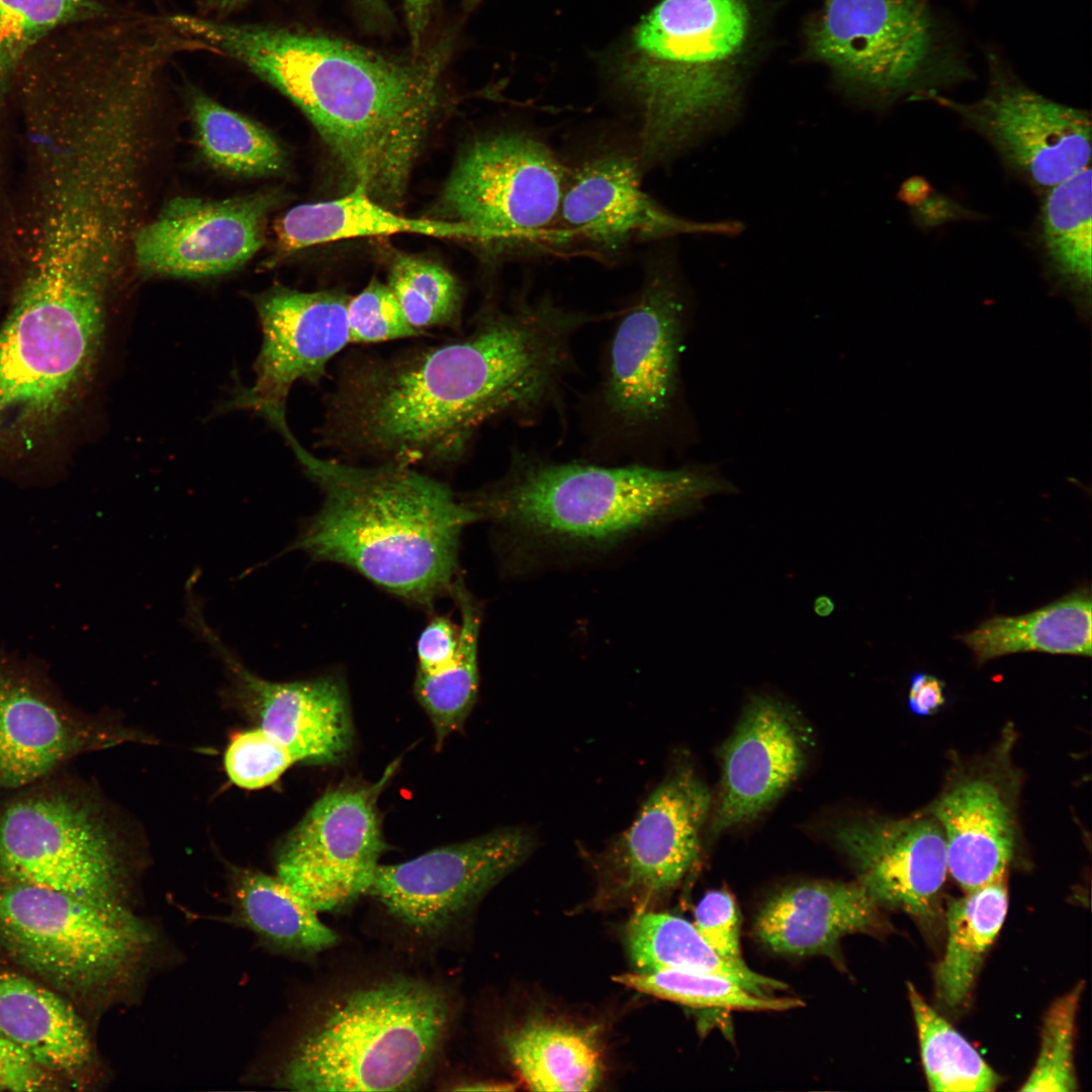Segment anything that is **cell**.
<instances>
[{"mask_svg":"<svg viewBox=\"0 0 1092 1092\" xmlns=\"http://www.w3.org/2000/svg\"><path fill=\"white\" fill-rule=\"evenodd\" d=\"M601 320L523 292L482 308L452 342L351 355L327 396L321 442L351 460L443 466L461 460L490 421L562 417L574 339Z\"/></svg>","mask_w":1092,"mask_h":1092,"instance_id":"1","label":"cell"},{"mask_svg":"<svg viewBox=\"0 0 1092 1092\" xmlns=\"http://www.w3.org/2000/svg\"><path fill=\"white\" fill-rule=\"evenodd\" d=\"M172 24L211 54L232 59L289 98L311 121L349 190L391 209L442 101L449 39L389 57L297 29L175 14Z\"/></svg>","mask_w":1092,"mask_h":1092,"instance_id":"2","label":"cell"},{"mask_svg":"<svg viewBox=\"0 0 1092 1092\" xmlns=\"http://www.w3.org/2000/svg\"><path fill=\"white\" fill-rule=\"evenodd\" d=\"M735 490L705 466L557 460L516 447L502 476L460 496L518 575L608 557Z\"/></svg>","mask_w":1092,"mask_h":1092,"instance_id":"3","label":"cell"},{"mask_svg":"<svg viewBox=\"0 0 1092 1092\" xmlns=\"http://www.w3.org/2000/svg\"><path fill=\"white\" fill-rule=\"evenodd\" d=\"M0 327V466L49 442L88 391L123 254L74 216L41 222Z\"/></svg>","mask_w":1092,"mask_h":1092,"instance_id":"4","label":"cell"},{"mask_svg":"<svg viewBox=\"0 0 1092 1092\" xmlns=\"http://www.w3.org/2000/svg\"><path fill=\"white\" fill-rule=\"evenodd\" d=\"M278 432L324 496L288 551L350 567L427 610L451 595L460 576L461 535L478 522L460 494L417 467L321 458L288 425Z\"/></svg>","mask_w":1092,"mask_h":1092,"instance_id":"5","label":"cell"},{"mask_svg":"<svg viewBox=\"0 0 1092 1092\" xmlns=\"http://www.w3.org/2000/svg\"><path fill=\"white\" fill-rule=\"evenodd\" d=\"M754 34L747 0H661L633 34L621 82L639 111L642 169L727 133L740 118Z\"/></svg>","mask_w":1092,"mask_h":1092,"instance_id":"6","label":"cell"},{"mask_svg":"<svg viewBox=\"0 0 1092 1092\" xmlns=\"http://www.w3.org/2000/svg\"><path fill=\"white\" fill-rule=\"evenodd\" d=\"M445 992L394 977L331 1000L296 1040L279 1084L294 1091H396L420 1084L451 1023Z\"/></svg>","mask_w":1092,"mask_h":1092,"instance_id":"7","label":"cell"},{"mask_svg":"<svg viewBox=\"0 0 1092 1092\" xmlns=\"http://www.w3.org/2000/svg\"><path fill=\"white\" fill-rule=\"evenodd\" d=\"M687 314L682 277L668 250L650 260L639 289L614 313L599 379L580 401L582 458L650 463L679 389Z\"/></svg>","mask_w":1092,"mask_h":1092,"instance_id":"8","label":"cell"},{"mask_svg":"<svg viewBox=\"0 0 1092 1092\" xmlns=\"http://www.w3.org/2000/svg\"><path fill=\"white\" fill-rule=\"evenodd\" d=\"M157 937L126 903L0 882V952L55 989L115 996L146 971Z\"/></svg>","mask_w":1092,"mask_h":1092,"instance_id":"9","label":"cell"},{"mask_svg":"<svg viewBox=\"0 0 1092 1092\" xmlns=\"http://www.w3.org/2000/svg\"><path fill=\"white\" fill-rule=\"evenodd\" d=\"M0 882L125 903L127 867L101 802L58 772L0 794Z\"/></svg>","mask_w":1092,"mask_h":1092,"instance_id":"10","label":"cell"},{"mask_svg":"<svg viewBox=\"0 0 1092 1092\" xmlns=\"http://www.w3.org/2000/svg\"><path fill=\"white\" fill-rule=\"evenodd\" d=\"M807 42L848 93L877 107L967 74L925 0H825Z\"/></svg>","mask_w":1092,"mask_h":1092,"instance_id":"11","label":"cell"},{"mask_svg":"<svg viewBox=\"0 0 1092 1092\" xmlns=\"http://www.w3.org/2000/svg\"><path fill=\"white\" fill-rule=\"evenodd\" d=\"M568 170L548 145L519 130L478 138L457 158L442 193L445 219L479 242L523 249L554 236Z\"/></svg>","mask_w":1092,"mask_h":1092,"instance_id":"12","label":"cell"},{"mask_svg":"<svg viewBox=\"0 0 1092 1092\" xmlns=\"http://www.w3.org/2000/svg\"><path fill=\"white\" fill-rule=\"evenodd\" d=\"M910 99L956 113L993 147L1007 169L1038 191L1046 192L1090 165V114L1029 88L996 57L989 62L987 90L976 101L960 102L935 90Z\"/></svg>","mask_w":1092,"mask_h":1092,"instance_id":"13","label":"cell"},{"mask_svg":"<svg viewBox=\"0 0 1092 1092\" xmlns=\"http://www.w3.org/2000/svg\"><path fill=\"white\" fill-rule=\"evenodd\" d=\"M141 737L73 707L40 660L0 649V794L59 772L83 753Z\"/></svg>","mask_w":1092,"mask_h":1092,"instance_id":"14","label":"cell"},{"mask_svg":"<svg viewBox=\"0 0 1092 1092\" xmlns=\"http://www.w3.org/2000/svg\"><path fill=\"white\" fill-rule=\"evenodd\" d=\"M392 769L376 784L326 793L283 843L276 876L316 912L340 910L368 894L386 848L377 799Z\"/></svg>","mask_w":1092,"mask_h":1092,"instance_id":"15","label":"cell"},{"mask_svg":"<svg viewBox=\"0 0 1092 1092\" xmlns=\"http://www.w3.org/2000/svg\"><path fill=\"white\" fill-rule=\"evenodd\" d=\"M1015 736L1009 725L988 752L954 760L927 809L944 834L948 874L965 892L1005 879L1018 849Z\"/></svg>","mask_w":1092,"mask_h":1092,"instance_id":"16","label":"cell"},{"mask_svg":"<svg viewBox=\"0 0 1092 1092\" xmlns=\"http://www.w3.org/2000/svg\"><path fill=\"white\" fill-rule=\"evenodd\" d=\"M711 810V793L696 769L675 764L597 857L606 897L643 906L677 887L699 859Z\"/></svg>","mask_w":1092,"mask_h":1092,"instance_id":"17","label":"cell"},{"mask_svg":"<svg viewBox=\"0 0 1092 1092\" xmlns=\"http://www.w3.org/2000/svg\"><path fill=\"white\" fill-rule=\"evenodd\" d=\"M535 843L532 833L511 827L401 863L379 864L368 894L412 931L439 934L520 866Z\"/></svg>","mask_w":1092,"mask_h":1092,"instance_id":"18","label":"cell"},{"mask_svg":"<svg viewBox=\"0 0 1092 1092\" xmlns=\"http://www.w3.org/2000/svg\"><path fill=\"white\" fill-rule=\"evenodd\" d=\"M277 197L272 190L220 200L175 197L155 219L133 231L135 266L154 277L199 278L235 271L263 247Z\"/></svg>","mask_w":1092,"mask_h":1092,"instance_id":"19","label":"cell"},{"mask_svg":"<svg viewBox=\"0 0 1092 1092\" xmlns=\"http://www.w3.org/2000/svg\"><path fill=\"white\" fill-rule=\"evenodd\" d=\"M349 298L339 290L305 292L280 285L254 295L263 333L256 379L231 404L254 410L272 426L286 421L291 387L301 380L317 384L330 361L351 344Z\"/></svg>","mask_w":1092,"mask_h":1092,"instance_id":"20","label":"cell"},{"mask_svg":"<svg viewBox=\"0 0 1092 1092\" xmlns=\"http://www.w3.org/2000/svg\"><path fill=\"white\" fill-rule=\"evenodd\" d=\"M186 620L222 662L229 697L296 762H333L349 751L353 725L340 678L325 675L283 682L265 679L223 644L204 620L196 599L187 601Z\"/></svg>","mask_w":1092,"mask_h":1092,"instance_id":"21","label":"cell"},{"mask_svg":"<svg viewBox=\"0 0 1092 1092\" xmlns=\"http://www.w3.org/2000/svg\"><path fill=\"white\" fill-rule=\"evenodd\" d=\"M635 155L607 152L568 170L557 224L559 237L571 236L598 249L615 252L634 242L670 240L682 235L736 237L745 226L737 219L696 220L665 208L641 184Z\"/></svg>","mask_w":1092,"mask_h":1092,"instance_id":"22","label":"cell"},{"mask_svg":"<svg viewBox=\"0 0 1092 1092\" xmlns=\"http://www.w3.org/2000/svg\"><path fill=\"white\" fill-rule=\"evenodd\" d=\"M812 734L793 707L777 697H750L721 748V782L710 814V833L751 822L804 770Z\"/></svg>","mask_w":1092,"mask_h":1092,"instance_id":"23","label":"cell"},{"mask_svg":"<svg viewBox=\"0 0 1092 1092\" xmlns=\"http://www.w3.org/2000/svg\"><path fill=\"white\" fill-rule=\"evenodd\" d=\"M832 840L856 867L877 902L930 922L939 913L947 871L941 826L925 810L909 817H853L838 823Z\"/></svg>","mask_w":1092,"mask_h":1092,"instance_id":"24","label":"cell"},{"mask_svg":"<svg viewBox=\"0 0 1092 1092\" xmlns=\"http://www.w3.org/2000/svg\"><path fill=\"white\" fill-rule=\"evenodd\" d=\"M880 906L859 881L798 883L762 904L753 930L777 953L828 954L845 935L880 930Z\"/></svg>","mask_w":1092,"mask_h":1092,"instance_id":"25","label":"cell"},{"mask_svg":"<svg viewBox=\"0 0 1092 1092\" xmlns=\"http://www.w3.org/2000/svg\"><path fill=\"white\" fill-rule=\"evenodd\" d=\"M0 1035L61 1079L82 1084L96 1068L86 1022L70 1002L31 978L0 969Z\"/></svg>","mask_w":1092,"mask_h":1092,"instance_id":"26","label":"cell"},{"mask_svg":"<svg viewBox=\"0 0 1092 1092\" xmlns=\"http://www.w3.org/2000/svg\"><path fill=\"white\" fill-rule=\"evenodd\" d=\"M273 232L279 255L345 239L397 234L479 242L478 233L463 222L403 216L357 189L336 199L290 208L276 219Z\"/></svg>","mask_w":1092,"mask_h":1092,"instance_id":"27","label":"cell"},{"mask_svg":"<svg viewBox=\"0 0 1092 1092\" xmlns=\"http://www.w3.org/2000/svg\"><path fill=\"white\" fill-rule=\"evenodd\" d=\"M1090 165L1045 192L1036 242L1054 291L1066 296L1089 324L1092 290Z\"/></svg>","mask_w":1092,"mask_h":1092,"instance_id":"28","label":"cell"},{"mask_svg":"<svg viewBox=\"0 0 1092 1092\" xmlns=\"http://www.w3.org/2000/svg\"><path fill=\"white\" fill-rule=\"evenodd\" d=\"M229 889L232 920L273 949L312 954L338 941L317 912L277 876L232 866Z\"/></svg>","mask_w":1092,"mask_h":1092,"instance_id":"29","label":"cell"},{"mask_svg":"<svg viewBox=\"0 0 1092 1092\" xmlns=\"http://www.w3.org/2000/svg\"><path fill=\"white\" fill-rule=\"evenodd\" d=\"M1092 600L1080 588L1032 612L994 616L958 638L977 663L1025 651L1091 656Z\"/></svg>","mask_w":1092,"mask_h":1092,"instance_id":"30","label":"cell"},{"mask_svg":"<svg viewBox=\"0 0 1092 1092\" xmlns=\"http://www.w3.org/2000/svg\"><path fill=\"white\" fill-rule=\"evenodd\" d=\"M626 942L632 962L641 973L682 971L728 978L750 992L772 996L786 984L751 970L744 961L721 957L694 924L667 913L640 910L630 920Z\"/></svg>","mask_w":1092,"mask_h":1092,"instance_id":"31","label":"cell"},{"mask_svg":"<svg viewBox=\"0 0 1092 1092\" xmlns=\"http://www.w3.org/2000/svg\"><path fill=\"white\" fill-rule=\"evenodd\" d=\"M503 1042L531 1090L589 1091L602 1079L601 1053L589 1030L534 1019L509 1030Z\"/></svg>","mask_w":1092,"mask_h":1092,"instance_id":"32","label":"cell"},{"mask_svg":"<svg viewBox=\"0 0 1092 1092\" xmlns=\"http://www.w3.org/2000/svg\"><path fill=\"white\" fill-rule=\"evenodd\" d=\"M1007 910L1005 879L965 892L948 903L945 949L934 970L937 997L947 1007H958L970 996Z\"/></svg>","mask_w":1092,"mask_h":1092,"instance_id":"33","label":"cell"},{"mask_svg":"<svg viewBox=\"0 0 1092 1092\" xmlns=\"http://www.w3.org/2000/svg\"><path fill=\"white\" fill-rule=\"evenodd\" d=\"M450 597L460 614L459 644L453 658L435 671H419L415 694L434 726L437 744L460 728L478 692V642L483 608L468 590L462 576L455 581Z\"/></svg>","mask_w":1092,"mask_h":1092,"instance_id":"34","label":"cell"},{"mask_svg":"<svg viewBox=\"0 0 1092 1092\" xmlns=\"http://www.w3.org/2000/svg\"><path fill=\"white\" fill-rule=\"evenodd\" d=\"M189 110L196 145L214 167L251 177L276 175L285 168L284 150L260 123L194 88Z\"/></svg>","mask_w":1092,"mask_h":1092,"instance_id":"35","label":"cell"},{"mask_svg":"<svg viewBox=\"0 0 1092 1092\" xmlns=\"http://www.w3.org/2000/svg\"><path fill=\"white\" fill-rule=\"evenodd\" d=\"M924 1074L931 1091H994L999 1075L908 983Z\"/></svg>","mask_w":1092,"mask_h":1092,"instance_id":"36","label":"cell"},{"mask_svg":"<svg viewBox=\"0 0 1092 1092\" xmlns=\"http://www.w3.org/2000/svg\"><path fill=\"white\" fill-rule=\"evenodd\" d=\"M106 13L98 0H0V121L11 78L37 41L59 26Z\"/></svg>","mask_w":1092,"mask_h":1092,"instance_id":"37","label":"cell"},{"mask_svg":"<svg viewBox=\"0 0 1092 1092\" xmlns=\"http://www.w3.org/2000/svg\"><path fill=\"white\" fill-rule=\"evenodd\" d=\"M386 284L408 324L420 333L435 328L460 329L462 289L443 266L398 254L390 263Z\"/></svg>","mask_w":1092,"mask_h":1092,"instance_id":"38","label":"cell"},{"mask_svg":"<svg viewBox=\"0 0 1092 1092\" xmlns=\"http://www.w3.org/2000/svg\"><path fill=\"white\" fill-rule=\"evenodd\" d=\"M614 980L639 992L692 1007L785 1011L803 1004L798 998L756 995L728 978L713 974L665 970L623 974Z\"/></svg>","mask_w":1092,"mask_h":1092,"instance_id":"39","label":"cell"},{"mask_svg":"<svg viewBox=\"0 0 1092 1092\" xmlns=\"http://www.w3.org/2000/svg\"><path fill=\"white\" fill-rule=\"evenodd\" d=\"M1083 988V984L1079 983L1054 1001L1046 1011L1039 1052L1021 1091L1077 1090L1074 1055L1077 1013Z\"/></svg>","mask_w":1092,"mask_h":1092,"instance_id":"40","label":"cell"},{"mask_svg":"<svg viewBox=\"0 0 1092 1092\" xmlns=\"http://www.w3.org/2000/svg\"><path fill=\"white\" fill-rule=\"evenodd\" d=\"M294 763L288 750L259 727L235 732L223 756L230 781L252 791L271 786Z\"/></svg>","mask_w":1092,"mask_h":1092,"instance_id":"41","label":"cell"},{"mask_svg":"<svg viewBox=\"0 0 1092 1092\" xmlns=\"http://www.w3.org/2000/svg\"><path fill=\"white\" fill-rule=\"evenodd\" d=\"M347 322L350 343L375 344L423 336L405 318L387 284L372 279L349 298Z\"/></svg>","mask_w":1092,"mask_h":1092,"instance_id":"42","label":"cell"},{"mask_svg":"<svg viewBox=\"0 0 1092 1092\" xmlns=\"http://www.w3.org/2000/svg\"><path fill=\"white\" fill-rule=\"evenodd\" d=\"M695 927L721 957L741 962L740 919L733 896L725 890L706 893L698 903Z\"/></svg>","mask_w":1092,"mask_h":1092,"instance_id":"43","label":"cell"},{"mask_svg":"<svg viewBox=\"0 0 1092 1092\" xmlns=\"http://www.w3.org/2000/svg\"><path fill=\"white\" fill-rule=\"evenodd\" d=\"M64 1082L19 1045L0 1035V1091H57L63 1089Z\"/></svg>","mask_w":1092,"mask_h":1092,"instance_id":"44","label":"cell"},{"mask_svg":"<svg viewBox=\"0 0 1092 1092\" xmlns=\"http://www.w3.org/2000/svg\"><path fill=\"white\" fill-rule=\"evenodd\" d=\"M459 633V626L448 617H433L417 642L418 670L429 672L445 666L457 651Z\"/></svg>","mask_w":1092,"mask_h":1092,"instance_id":"45","label":"cell"},{"mask_svg":"<svg viewBox=\"0 0 1092 1092\" xmlns=\"http://www.w3.org/2000/svg\"><path fill=\"white\" fill-rule=\"evenodd\" d=\"M944 684L937 677L924 673H915L910 681L908 704L912 712L920 716L932 715L945 702Z\"/></svg>","mask_w":1092,"mask_h":1092,"instance_id":"46","label":"cell"},{"mask_svg":"<svg viewBox=\"0 0 1092 1092\" xmlns=\"http://www.w3.org/2000/svg\"><path fill=\"white\" fill-rule=\"evenodd\" d=\"M437 1L438 0H403L405 20L414 53H418L421 50L422 37L429 24Z\"/></svg>","mask_w":1092,"mask_h":1092,"instance_id":"47","label":"cell"},{"mask_svg":"<svg viewBox=\"0 0 1092 1092\" xmlns=\"http://www.w3.org/2000/svg\"><path fill=\"white\" fill-rule=\"evenodd\" d=\"M932 194L923 203L913 208L915 210L914 217L921 224H939L959 217L963 212V208L947 197L932 196Z\"/></svg>","mask_w":1092,"mask_h":1092,"instance_id":"48","label":"cell"},{"mask_svg":"<svg viewBox=\"0 0 1092 1092\" xmlns=\"http://www.w3.org/2000/svg\"><path fill=\"white\" fill-rule=\"evenodd\" d=\"M932 193L933 188L924 177L912 176L901 184L897 198L914 208L923 203Z\"/></svg>","mask_w":1092,"mask_h":1092,"instance_id":"49","label":"cell"},{"mask_svg":"<svg viewBox=\"0 0 1092 1092\" xmlns=\"http://www.w3.org/2000/svg\"><path fill=\"white\" fill-rule=\"evenodd\" d=\"M369 16L378 20L390 18L389 9L384 0H354Z\"/></svg>","mask_w":1092,"mask_h":1092,"instance_id":"50","label":"cell"},{"mask_svg":"<svg viewBox=\"0 0 1092 1092\" xmlns=\"http://www.w3.org/2000/svg\"><path fill=\"white\" fill-rule=\"evenodd\" d=\"M252 0H203V8L207 12L225 14L243 7Z\"/></svg>","mask_w":1092,"mask_h":1092,"instance_id":"51","label":"cell"},{"mask_svg":"<svg viewBox=\"0 0 1092 1092\" xmlns=\"http://www.w3.org/2000/svg\"><path fill=\"white\" fill-rule=\"evenodd\" d=\"M828 601H829V599H828V598H825V597H822V598H818V599H817V600L815 601V612H816V613H817L818 615H820V616H826L827 614H829V613H830V612L832 611V607H833V604H832V602H831V603H829V604L827 605L826 603H827Z\"/></svg>","mask_w":1092,"mask_h":1092,"instance_id":"52","label":"cell"},{"mask_svg":"<svg viewBox=\"0 0 1092 1092\" xmlns=\"http://www.w3.org/2000/svg\"><path fill=\"white\" fill-rule=\"evenodd\" d=\"M480 0H465L468 7L476 5Z\"/></svg>","mask_w":1092,"mask_h":1092,"instance_id":"53","label":"cell"}]
</instances>
